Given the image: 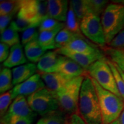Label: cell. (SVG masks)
<instances>
[{
  "label": "cell",
  "mask_w": 124,
  "mask_h": 124,
  "mask_svg": "<svg viewBox=\"0 0 124 124\" xmlns=\"http://www.w3.org/2000/svg\"><path fill=\"white\" fill-rule=\"evenodd\" d=\"M78 114L87 124H103L97 93L90 77L86 76L82 83Z\"/></svg>",
  "instance_id": "cell-1"
},
{
  "label": "cell",
  "mask_w": 124,
  "mask_h": 124,
  "mask_svg": "<svg viewBox=\"0 0 124 124\" xmlns=\"http://www.w3.org/2000/svg\"><path fill=\"white\" fill-rule=\"evenodd\" d=\"M92 79V78H91ZM97 91L103 124H110L119 118L124 109V100L102 87L92 79Z\"/></svg>",
  "instance_id": "cell-2"
},
{
  "label": "cell",
  "mask_w": 124,
  "mask_h": 124,
  "mask_svg": "<svg viewBox=\"0 0 124 124\" xmlns=\"http://www.w3.org/2000/svg\"><path fill=\"white\" fill-rule=\"evenodd\" d=\"M107 44L124 28V5L108 4L101 17Z\"/></svg>",
  "instance_id": "cell-3"
},
{
  "label": "cell",
  "mask_w": 124,
  "mask_h": 124,
  "mask_svg": "<svg viewBox=\"0 0 124 124\" xmlns=\"http://www.w3.org/2000/svg\"><path fill=\"white\" fill-rule=\"evenodd\" d=\"M86 76L71 79L64 88L56 93L60 109L70 116L78 114V106L82 83Z\"/></svg>",
  "instance_id": "cell-4"
},
{
  "label": "cell",
  "mask_w": 124,
  "mask_h": 124,
  "mask_svg": "<svg viewBox=\"0 0 124 124\" xmlns=\"http://www.w3.org/2000/svg\"><path fill=\"white\" fill-rule=\"evenodd\" d=\"M86 72L91 78L96 80L102 87L122 98L106 57L90 65L86 70Z\"/></svg>",
  "instance_id": "cell-5"
},
{
  "label": "cell",
  "mask_w": 124,
  "mask_h": 124,
  "mask_svg": "<svg viewBox=\"0 0 124 124\" xmlns=\"http://www.w3.org/2000/svg\"><path fill=\"white\" fill-rule=\"evenodd\" d=\"M27 101L31 109L42 117L60 109L55 93L46 87L28 96Z\"/></svg>",
  "instance_id": "cell-6"
},
{
  "label": "cell",
  "mask_w": 124,
  "mask_h": 124,
  "mask_svg": "<svg viewBox=\"0 0 124 124\" xmlns=\"http://www.w3.org/2000/svg\"><path fill=\"white\" fill-rule=\"evenodd\" d=\"M80 30L82 33L94 44L100 46H105L106 44L100 16L87 14L81 20Z\"/></svg>",
  "instance_id": "cell-7"
},
{
  "label": "cell",
  "mask_w": 124,
  "mask_h": 124,
  "mask_svg": "<svg viewBox=\"0 0 124 124\" xmlns=\"http://www.w3.org/2000/svg\"><path fill=\"white\" fill-rule=\"evenodd\" d=\"M17 15L30 20L39 27L41 21L49 17L47 1L21 0Z\"/></svg>",
  "instance_id": "cell-8"
},
{
  "label": "cell",
  "mask_w": 124,
  "mask_h": 124,
  "mask_svg": "<svg viewBox=\"0 0 124 124\" xmlns=\"http://www.w3.org/2000/svg\"><path fill=\"white\" fill-rule=\"evenodd\" d=\"M45 87L46 85L41 76L36 73L25 82L15 86L12 90V99L15 100L20 95L28 97Z\"/></svg>",
  "instance_id": "cell-9"
},
{
  "label": "cell",
  "mask_w": 124,
  "mask_h": 124,
  "mask_svg": "<svg viewBox=\"0 0 124 124\" xmlns=\"http://www.w3.org/2000/svg\"><path fill=\"white\" fill-rule=\"evenodd\" d=\"M55 51L60 55L65 56L74 60L86 70V71L94 62L105 58L103 52L93 54H84L77 53L66 48L56 49Z\"/></svg>",
  "instance_id": "cell-10"
},
{
  "label": "cell",
  "mask_w": 124,
  "mask_h": 124,
  "mask_svg": "<svg viewBox=\"0 0 124 124\" xmlns=\"http://www.w3.org/2000/svg\"><path fill=\"white\" fill-rule=\"evenodd\" d=\"M62 55L55 51H48L40 58L37 64L39 72L51 73L58 72Z\"/></svg>",
  "instance_id": "cell-11"
},
{
  "label": "cell",
  "mask_w": 124,
  "mask_h": 124,
  "mask_svg": "<svg viewBox=\"0 0 124 124\" xmlns=\"http://www.w3.org/2000/svg\"><path fill=\"white\" fill-rule=\"evenodd\" d=\"M6 114L27 118L33 120L37 116L29 106L27 99L23 95L18 96L13 100Z\"/></svg>",
  "instance_id": "cell-12"
},
{
  "label": "cell",
  "mask_w": 124,
  "mask_h": 124,
  "mask_svg": "<svg viewBox=\"0 0 124 124\" xmlns=\"http://www.w3.org/2000/svg\"><path fill=\"white\" fill-rule=\"evenodd\" d=\"M39 74L41 76L46 87L55 94L64 89L66 85L71 80V79L59 72L51 73L39 72Z\"/></svg>",
  "instance_id": "cell-13"
},
{
  "label": "cell",
  "mask_w": 124,
  "mask_h": 124,
  "mask_svg": "<svg viewBox=\"0 0 124 124\" xmlns=\"http://www.w3.org/2000/svg\"><path fill=\"white\" fill-rule=\"evenodd\" d=\"M58 72L71 79L80 76H86L85 74L87 73L86 70L80 64L71 59L63 55Z\"/></svg>",
  "instance_id": "cell-14"
},
{
  "label": "cell",
  "mask_w": 124,
  "mask_h": 124,
  "mask_svg": "<svg viewBox=\"0 0 124 124\" xmlns=\"http://www.w3.org/2000/svg\"><path fill=\"white\" fill-rule=\"evenodd\" d=\"M63 48L84 54H93L102 52L95 45L90 44L82 35H77Z\"/></svg>",
  "instance_id": "cell-15"
},
{
  "label": "cell",
  "mask_w": 124,
  "mask_h": 124,
  "mask_svg": "<svg viewBox=\"0 0 124 124\" xmlns=\"http://www.w3.org/2000/svg\"><path fill=\"white\" fill-rule=\"evenodd\" d=\"M48 10L49 16L59 22H66L70 3L66 0H48Z\"/></svg>",
  "instance_id": "cell-16"
},
{
  "label": "cell",
  "mask_w": 124,
  "mask_h": 124,
  "mask_svg": "<svg viewBox=\"0 0 124 124\" xmlns=\"http://www.w3.org/2000/svg\"><path fill=\"white\" fill-rule=\"evenodd\" d=\"M37 70V65L33 63H27L13 68L12 71L13 85L16 86L28 80L36 74Z\"/></svg>",
  "instance_id": "cell-17"
},
{
  "label": "cell",
  "mask_w": 124,
  "mask_h": 124,
  "mask_svg": "<svg viewBox=\"0 0 124 124\" xmlns=\"http://www.w3.org/2000/svg\"><path fill=\"white\" fill-rule=\"evenodd\" d=\"M26 63H27V59L24 53L23 45L19 43L10 47V54L7 59L3 63V66L10 69Z\"/></svg>",
  "instance_id": "cell-18"
},
{
  "label": "cell",
  "mask_w": 124,
  "mask_h": 124,
  "mask_svg": "<svg viewBox=\"0 0 124 124\" xmlns=\"http://www.w3.org/2000/svg\"><path fill=\"white\" fill-rule=\"evenodd\" d=\"M65 27V23L54 30L39 32L38 40L40 46L45 51L56 49L55 45V38L58 32Z\"/></svg>",
  "instance_id": "cell-19"
},
{
  "label": "cell",
  "mask_w": 124,
  "mask_h": 124,
  "mask_svg": "<svg viewBox=\"0 0 124 124\" xmlns=\"http://www.w3.org/2000/svg\"><path fill=\"white\" fill-rule=\"evenodd\" d=\"M24 51L27 59L35 64L38 63L40 58L46 52L40 46L38 38L26 44L24 46Z\"/></svg>",
  "instance_id": "cell-20"
},
{
  "label": "cell",
  "mask_w": 124,
  "mask_h": 124,
  "mask_svg": "<svg viewBox=\"0 0 124 124\" xmlns=\"http://www.w3.org/2000/svg\"><path fill=\"white\" fill-rule=\"evenodd\" d=\"M68 120L66 113L59 109L43 116L36 124H68Z\"/></svg>",
  "instance_id": "cell-21"
},
{
  "label": "cell",
  "mask_w": 124,
  "mask_h": 124,
  "mask_svg": "<svg viewBox=\"0 0 124 124\" xmlns=\"http://www.w3.org/2000/svg\"><path fill=\"white\" fill-rule=\"evenodd\" d=\"M12 71L9 68L4 67L0 72V93L1 94L11 90L13 88Z\"/></svg>",
  "instance_id": "cell-22"
},
{
  "label": "cell",
  "mask_w": 124,
  "mask_h": 124,
  "mask_svg": "<svg viewBox=\"0 0 124 124\" xmlns=\"http://www.w3.org/2000/svg\"><path fill=\"white\" fill-rule=\"evenodd\" d=\"M105 52L110 60L124 72V48H117L110 46L105 49Z\"/></svg>",
  "instance_id": "cell-23"
},
{
  "label": "cell",
  "mask_w": 124,
  "mask_h": 124,
  "mask_svg": "<svg viewBox=\"0 0 124 124\" xmlns=\"http://www.w3.org/2000/svg\"><path fill=\"white\" fill-rule=\"evenodd\" d=\"M80 22L81 21L77 17L73 9L70 6H69L64 27L74 33L82 35V33L80 30Z\"/></svg>",
  "instance_id": "cell-24"
},
{
  "label": "cell",
  "mask_w": 124,
  "mask_h": 124,
  "mask_svg": "<svg viewBox=\"0 0 124 124\" xmlns=\"http://www.w3.org/2000/svg\"><path fill=\"white\" fill-rule=\"evenodd\" d=\"M0 39L1 43L8 45L10 47L20 43V37L18 32L12 27L11 25L1 33Z\"/></svg>",
  "instance_id": "cell-25"
},
{
  "label": "cell",
  "mask_w": 124,
  "mask_h": 124,
  "mask_svg": "<svg viewBox=\"0 0 124 124\" xmlns=\"http://www.w3.org/2000/svg\"><path fill=\"white\" fill-rule=\"evenodd\" d=\"M77 35L71 32L66 28H63L56 36L55 45L56 49L64 48Z\"/></svg>",
  "instance_id": "cell-26"
},
{
  "label": "cell",
  "mask_w": 124,
  "mask_h": 124,
  "mask_svg": "<svg viewBox=\"0 0 124 124\" xmlns=\"http://www.w3.org/2000/svg\"><path fill=\"white\" fill-rule=\"evenodd\" d=\"M69 3L70 6L80 21L87 14H89L86 0H71Z\"/></svg>",
  "instance_id": "cell-27"
},
{
  "label": "cell",
  "mask_w": 124,
  "mask_h": 124,
  "mask_svg": "<svg viewBox=\"0 0 124 124\" xmlns=\"http://www.w3.org/2000/svg\"><path fill=\"white\" fill-rule=\"evenodd\" d=\"M89 13L100 16L108 5V1L105 0H86Z\"/></svg>",
  "instance_id": "cell-28"
},
{
  "label": "cell",
  "mask_w": 124,
  "mask_h": 124,
  "mask_svg": "<svg viewBox=\"0 0 124 124\" xmlns=\"http://www.w3.org/2000/svg\"><path fill=\"white\" fill-rule=\"evenodd\" d=\"M10 25H11L12 27L18 32H23L31 27H38V26L32 21L17 15L16 18L12 21Z\"/></svg>",
  "instance_id": "cell-29"
},
{
  "label": "cell",
  "mask_w": 124,
  "mask_h": 124,
  "mask_svg": "<svg viewBox=\"0 0 124 124\" xmlns=\"http://www.w3.org/2000/svg\"><path fill=\"white\" fill-rule=\"evenodd\" d=\"M21 1H1L0 16L9 15L13 12H18Z\"/></svg>",
  "instance_id": "cell-30"
},
{
  "label": "cell",
  "mask_w": 124,
  "mask_h": 124,
  "mask_svg": "<svg viewBox=\"0 0 124 124\" xmlns=\"http://www.w3.org/2000/svg\"><path fill=\"white\" fill-rule=\"evenodd\" d=\"M12 90L3 93L0 96V116L1 118L6 115L12 104Z\"/></svg>",
  "instance_id": "cell-31"
},
{
  "label": "cell",
  "mask_w": 124,
  "mask_h": 124,
  "mask_svg": "<svg viewBox=\"0 0 124 124\" xmlns=\"http://www.w3.org/2000/svg\"><path fill=\"white\" fill-rule=\"evenodd\" d=\"M108 64L110 67V69L112 71L116 80V85H117L119 92L120 93V95H121L122 99L124 100V81L122 79V76L121 75L120 72L118 70L116 65L110 59H108Z\"/></svg>",
  "instance_id": "cell-32"
},
{
  "label": "cell",
  "mask_w": 124,
  "mask_h": 124,
  "mask_svg": "<svg viewBox=\"0 0 124 124\" xmlns=\"http://www.w3.org/2000/svg\"><path fill=\"white\" fill-rule=\"evenodd\" d=\"M64 24V23L59 22L49 16L43 20L40 23V26L39 27V32L54 30Z\"/></svg>",
  "instance_id": "cell-33"
},
{
  "label": "cell",
  "mask_w": 124,
  "mask_h": 124,
  "mask_svg": "<svg viewBox=\"0 0 124 124\" xmlns=\"http://www.w3.org/2000/svg\"><path fill=\"white\" fill-rule=\"evenodd\" d=\"M33 120L27 118L6 114L1 118V122L4 124H32Z\"/></svg>",
  "instance_id": "cell-34"
},
{
  "label": "cell",
  "mask_w": 124,
  "mask_h": 124,
  "mask_svg": "<svg viewBox=\"0 0 124 124\" xmlns=\"http://www.w3.org/2000/svg\"><path fill=\"white\" fill-rule=\"evenodd\" d=\"M39 32L36 27H31L23 32L21 35V44L25 46L28 43L38 38Z\"/></svg>",
  "instance_id": "cell-35"
},
{
  "label": "cell",
  "mask_w": 124,
  "mask_h": 124,
  "mask_svg": "<svg viewBox=\"0 0 124 124\" xmlns=\"http://www.w3.org/2000/svg\"><path fill=\"white\" fill-rule=\"evenodd\" d=\"M110 47L124 48V28L108 44Z\"/></svg>",
  "instance_id": "cell-36"
},
{
  "label": "cell",
  "mask_w": 124,
  "mask_h": 124,
  "mask_svg": "<svg viewBox=\"0 0 124 124\" xmlns=\"http://www.w3.org/2000/svg\"><path fill=\"white\" fill-rule=\"evenodd\" d=\"M16 13H18V12H15L9 14V15L0 16V32L1 33H2L8 27V26L11 21L12 18Z\"/></svg>",
  "instance_id": "cell-37"
},
{
  "label": "cell",
  "mask_w": 124,
  "mask_h": 124,
  "mask_svg": "<svg viewBox=\"0 0 124 124\" xmlns=\"http://www.w3.org/2000/svg\"><path fill=\"white\" fill-rule=\"evenodd\" d=\"M10 46L5 43H0V62H4L8 58L10 54Z\"/></svg>",
  "instance_id": "cell-38"
},
{
  "label": "cell",
  "mask_w": 124,
  "mask_h": 124,
  "mask_svg": "<svg viewBox=\"0 0 124 124\" xmlns=\"http://www.w3.org/2000/svg\"><path fill=\"white\" fill-rule=\"evenodd\" d=\"M68 124H87L80 115L78 113L70 116L68 120Z\"/></svg>",
  "instance_id": "cell-39"
},
{
  "label": "cell",
  "mask_w": 124,
  "mask_h": 124,
  "mask_svg": "<svg viewBox=\"0 0 124 124\" xmlns=\"http://www.w3.org/2000/svg\"><path fill=\"white\" fill-rule=\"evenodd\" d=\"M119 124H124V109L118 118Z\"/></svg>",
  "instance_id": "cell-40"
},
{
  "label": "cell",
  "mask_w": 124,
  "mask_h": 124,
  "mask_svg": "<svg viewBox=\"0 0 124 124\" xmlns=\"http://www.w3.org/2000/svg\"><path fill=\"white\" fill-rule=\"evenodd\" d=\"M114 64H115V63H114ZM116 66H117V69H118V70L119 71V72H120V74H121V75L122 76V79H123V80H124V72L122 70H121L120 68L118 67L117 65H116Z\"/></svg>",
  "instance_id": "cell-41"
},
{
  "label": "cell",
  "mask_w": 124,
  "mask_h": 124,
  "mask_svg": "<svg viewBox=\"0 0 124 124\" xmlns=\"http://www.w3.org/2000/svg\"><path fill=\"white\" fill-rule=\"evenodd\" d=\"M119 124V121H118V119L117 120L115 121H114V122H111V124Z\"/></svg>",
  "instance_id": "cell-42"
},
{
  "label": "cell",
  "mask_w": 124,
  "mask_h": 124,
  "mask_svg": "<svg viewBox=\"0 0 124 124\" xmlns=\"http://www.w3.org/2000/svg\"><path fill=\"white\" fill-rule=\"evenodd\" d=\"M1 124H3L2 122H1Z\"/></svg>",
  "instance_id": "cell-43"
}]
</instances>
